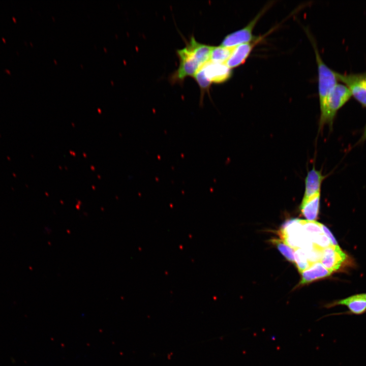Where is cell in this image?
<instances>
[{
	"label": "cell",
	"instance_id": "cell-1",
	"mask_svg": "<svg viewBox=\"0 0 366 366\" xmlns=\"http://www.w3.org/2000/svg\"><path fill=\"white\" fill-rule=\"evenodd\" d=\"M314 48L318 71V88L320 116L324 113L327 99L330 92L338 83L337 72L329 68L323 60L317 46L313 38L308 35Z\"/></svg>",
	"mask_w": 366,
	"mask_h": 366
},
{
	"label": "cell",
	"instance_id": "cell-2",
	"mask_svg": "<svg viewBox=\"0 0 366 366\" xmlns=\"http://www.w3.org/2000/svg\"><path fill=\"white\" fill-rule=\"evenodd\" d=\"M351 92L343 83H338L332 89L327 99L325 110L320 117L319 130L325 125L332 128L334 119L338 111L351 99Z\"/></svg>",
	"mask_w": 366,
	"mask_h": 366
},
{
	"label": "cell",
	"instance_id": "cell-3",
	"mask_svg": "<svg viewBox=\"0 0 366 366\" xmlns=\"http://www.w3.org/2000/svg\"><path fill=\"white\" fill-rule=\"evenodd\" d=\"M279 232L281 239L294 250L301 248L309 250L314 247V245L305 232L299 219L287 221Z\"/></svg>",
	"mask_w": 366,
	"mask_h": 366
},
{
	"label": "cell",
	"instance_id": "cell-4",
	"mask_svg": "<svg viewBox=\"0 0 366 366\" xmlns=\"http://www.w3.org/2000/svg\"><path fill=\"white\" fill-rule=\"evenodd\" d=\"M176 53L179 59V65L171 76V81L182 82L188 76L194 77L203 66L188 42L185 47L177 50Z\"/></svg>",
	"mask_w": 366,
	"mask_h": 366
},
{
	"label": "cell",
	"instance_id": "cell-5",
	"mask_svg": "<svg viewBox=\"0 0 366 366\" xmlns=\"http://www.w3.org/2000/svg\"><path fill=\"white\" fill-rule=\"evenodd\" d=\"M269 5L263 8L245 27L225 36L220 45L233 48L256 39L258 37L253 34V29L259 20L269 8Z\"/></svg>",
	"mask_w": 366,
	"mask_h": 366
},
{
	"label": "cell",
	"instance_id": "cell-6",
	"mask_svg": "<svg viewBox=\"0 0 366 366\" xmlns=\"http://www.w3.org/2000/svg\"><path fill=\"white\" fill-rule=\"evenodd\" d=\"M338 80L349 89L352 96L366 108V72L360 73L337 72Z\"/></svg>",
	"mask_w": 366,
	"mask_h": 366
},
{
	"label": "cell",
	"instance_id": "cell-7",
	"mask_svg": "<svg viewBox=\"0 0 366 366\" xmlns=\"http://www.w3.org/2000/svg\"><path fill=\"white\" fill-rule=\"evenodd\" d=\"M347 257L346 254L338 245H330L322 249L319 262L332 272L341 268Z\"/></svg>",
	"mask_w": 366,
	"mask_h": 366
},
{
	"label": "cell",
	"instance_id": "cell-8",
	"mask_svg": "<svg viewBox=\"0 0 366 366\" xmlns=\"http://www.w3.org/2000/svg\"><path fill=\"white\" fill-rule=\"evenodd\" d=\"M339 305L346 306L349 311L344 313L332 314L326 316L343 314L360 315L366 312V299L362 294H356L344 299L333 301L325 304L324 307L330 308Z\"/></svg>",
	"mask_w": 366,
	"mask_h": 366
},
{
	"label": "cell",
	"instance_id": "cell-9",
	"mask_svg": "<svg viewBox=\"0 0 366 366\" xmlns=\"http://www.w3.org/2000/svg\"><path fill=\"white\" fill-rule=\"evenodd\" d=\"M201 68L205 75L211 83H224L228 81L232 75V69L229 68L225 63L209 60Z\"/></svg>",
	"mask_w": 366,
	"mask_h": 366
},
{
	"label": "cell",
	"instance_id": "cell-10",
	"mask_svg": "<svg viewBox=\"0 0 366 366\" xmlns=\"http://www.w3.org/2000/svg\"><path fill=\"white\" fill-rule=\"evenodd\" d=\"M261 37H258L255 40L234 47L225 64L231 69L245 63L250 55L254 46L261 40Z\"/></svg>",
	"mask_w": 366,
	"mask_h": 366
},
{
	"label": "cell",
	"instance_id": "cell-11",
	"mask_svg": "<svg viewBox=\"0 0 366 366\" xmlns=\"http://www.w3.org/2000/svg\"><path fill=\"white\" fill-rule=\"evenodd\" d=\"M326 176L321 170L316 169L314 165L308 171L304 180V192L302 200H307L315 195L321 193V186Z\"/></svg>",
	"mask_w": 366,
	"mask_h": 366
},
{
	"label": "cell",
	"instance_id": "cell-12",
	"mask_svg": "<svg viewBox=\"0 0 366 366\" xmlns=\"http://www.w3.org/2000/svg\"><path fill=\"white\" fill-rule=\"evenodd\" d=\"M331 273L320 262L314 263L311 267L301 273L300 284H307L316 280L327 277Z\"/></svg>",
	"mask_w": 366,
	"mask_h": 366
},
{
	"label": "cell",
	"instance_id": "cell-13",
	"mask_svg": "<svg viewBox=\"0 0 366 366\" xmlns=\"http://www.w3.org/2000/svg\"><path fill=\"white\" fill-rule=\"evenodd\" d=\"M321 193L306 200H302L300 205L301 215L310 221H315L318 218Z\"/></svg>",
	"mask_w": 366,
	"mask_h": 366
},
{
	"label": "cell",
	"instance_id": "cell-14",
	"mask_svg": "<svg viewBox=\"0 0 366 366\" xmlns=\"http://www.w3.org/2000/svg\"><path fill=\"white\" fill-rule=\"evenodd\" d=\"M233 48L226 47L221 45L213 46L209 60L216 63H225L229 57Z\"/></svg>",
	"mask_w": 366,
	"mask_h": 366
},
{
	"label": "cell",
	"instance_id": "cell-15",
	"mask_svg": "<svg viewBox=\"0 0 366 366\" xmlns=\"http://www.w3.org/2000/svg\"><path fill=\"white\" fill-rule=\"evenodd\" d=\"M294 263L300 273L309 268L313 264L309 261L304 250L301 248L295 249Z\"/></svg>",
	"mask_w": 366,
	"mask_h": 366
},
{
	"label": "cell",
	"instance_id": "cell-16",
	"mask_svg": "<svg viewBox=\"0 0 366 366\" xmlns=\"http://www.w3.org/2000/svg\"><path fill=\"white\" fill-rule=\"evenodd\" d=\"M271 241L288 261L294 263L295 250L293 248L288 245L282 239L273 238Z\"/></svg>",
	"mask_w": 366,
	"mask_h": 366
},
{
	"label": "cell",
	"instance_id": "cell-17",
	"mask_svg": "<svg viewBox=\"0 0 366 366\" xmlns=\"http://www.w3.org/2000/svg\"><path fill=\"white\" fill-rule=\"evenodd\" d=\"M194 77L200 87L201 95H203L205 92L209 90L211 82L205 75L202 68L197 71Z\"/></svg>",
	"mask_w": 366,
	"mask_h": 366
},
{
	"label": "cell",
	"instance_id": "cell-18",
	"mask_svg": "<svg viewBox=\"0 0 366 366\" xmlns=\"http://www.w3.org/2000/svg\"><path fill=\"white\" fill-rule=\"evenodd\" d=\"M321 228L324 234L328 238L331 245L338 246V242L330 230L322 224H321Z\"/></svg>",
	"mask_w": 366,
	"mask_h": 366
},
{
	"label": "cell",
	"instance_id": "cell-19",
	"mask_svg": "<svg viewBox=\"0 0 366 366\" xmlns=\"http://www.w3.org/2000/svg\"><path fill=\"white\" fill-rule=\"evenodd\" d=\"M366 140V123L363 128L361 136L358 141L357 144H360L364 142Z\"/></svg>",
	"mask_w": 366,
	"mask_h": 366
},
{
	"label": "cell",
	"instance_id": "cell-20",
	"mask_svg": "<svg viewBox=\"0 0 366 366\" xmlns=\"http://www.w3.org/2000/svg\"><path fill=\"white\" fill-rule=\"evenodd\" d=\"M362 295L366 299V293L362 294Z\"/></svg>",
	"mask_w": 366,
	"mask_h": 366
}]
</instances>
